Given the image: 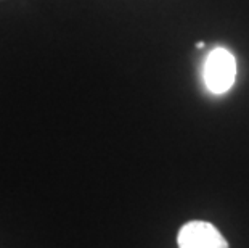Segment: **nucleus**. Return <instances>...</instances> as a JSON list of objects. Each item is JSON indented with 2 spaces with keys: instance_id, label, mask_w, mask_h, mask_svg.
<instances>
[{
  "instance_id": "f257e3e1",
  "label": "nucleus",
  "mask_w": 249,
  "mask_h": 248,
  "mask_svg": "<svg viewBox=\"0 0 249 248\" xmlns=\"http://www.w3.org/2000/svg\"><path fill=\"white\" fill-rule=\"evenodd\" d=\"M236 60L227 49L217 47L206 57L204 61V82L213 94L229 92L236 79Z\"/></svg>"
},
{
  "instance_id": "f03ea898",
  "label": "nucleus",
  "mask_w": 249,
  "mask_h": 248,
  "mask_svg": "<svg viewBox=\"0 0 249 248\" xmlns=\"http://www.w3.org/2000/svg\"><path fill=\"white\" fill-rule=\"evenodd\" d=\"M178 248H229L219 229L206 221H190L178 230Z\"/></svg>"
},
{
  "instance_id": "7ed1b4c3",
  "label": "nucleus",
  "mask_w": 249,
  "mask_h": 248,
  "mask_svg": "<svg viewBox=\"0 0 249 248\" xmlns=\"http://www.w3.org/2000/svg\"><path fill=\"white\" fill-rule=\"evenodd\" d=\"M196 47H199V49H203V47H204V42H198V44H196Z\"/></svg>"
}]
</instances>
